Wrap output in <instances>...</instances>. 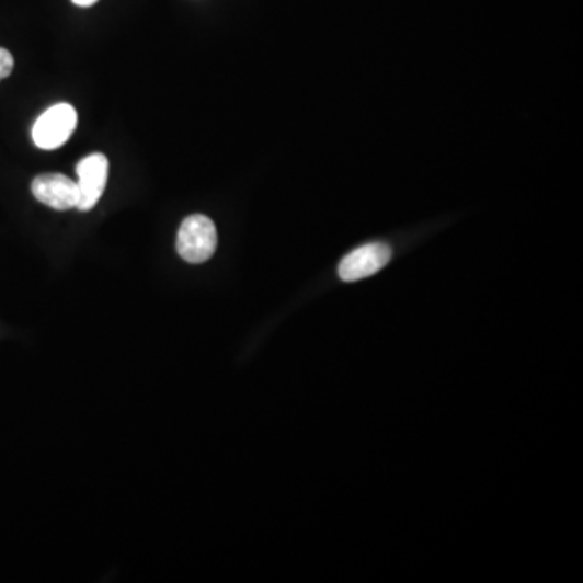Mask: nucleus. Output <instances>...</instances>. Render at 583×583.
<instances>
[{"mask_svg":"<svg viewBox=\"0 0 583 583\" xmlns=\"http://www.w3.org/2000/svg\"><path fill=\"white\" fill-rule=\"evenodd\" d=\"M77 111L70 104H56L37 117L33 127V141L37 148L53 151L70 140L77 128Z\"/></svg>","mask_w":583,"mask_h":583,"instance_id":"f03ea898","label":"nucleus"},{"mask_svg":"<svg viewBox=\"0 0 583 583\" xmlns=\"http://www.w3.org/2000/svg\"><path fill=\"white\" fill-rule=\"evenodd\" d=\"M72 2L75 3V5H78V7H91V5H94V3L98 2V0H72Z\"/></svg>","mask_w":583,"mask_h":583,"instance_id":"0eeeda50","label":"nucleus"},{"mask_svg":"<svg viewBox=\"0 0 583 583\" xmlns=\"http://www.w3.org/2000/svg\"><path fill=\"white\" fill-rule=\"evenodd\" d=\"M392 252L385 243H368L348 253L339 264V277L345 283L365 279L381 271L391 260Z\"/></svg>","mask_w":583,"mask_h":583,"instance_id":"20e7f679","label":"nucleus"},{"mask_svg":"<svg viewBox=\"0 0 583 583\" xmlns=\"http://www.w3.org/2000/svg\"><path fill=\"white\" fill-rule=\"evenodd\" d=\"M78 205L80 212H90L100 202L110 179V159L101 152H93L81 159L77 165Z\"/></svg>","mask_w":583,"mask_h":583,"instance_id":"7ed1b4c3","label":"nucleus"},{"mask_svg":"<svg viewBox=\"0 0 583 583\" xmlns=\"http://www.w3.org/2000/svg\"><path fill=\"white\" fill-rule=\"evenodd\" d=\"M218 230L208 216L193 215L183 220L178 233V252L186 263L199 264L215 255Z\"/></svg>","mask_w":583,"mask_h":583,"instance_id":"f257e3e1","label":"nucleus"},{"mask_svg":"<svg viewBox=\"0 0 583 583\" xmlns=\"http://www.w3.org/2000/svg\"><path fill=\"white\" fill-rule=\"evenodd\" d=\"M13 67H15V60H13L12 54L0 47V81L13 72Z\"/></svg>","mask_w":583,"mask_h":583,"instance_id":"423d86ee","label":"nucleus"},{"mask_svg":"<svg viewBox=\"0 0 583 583\" xmlns=\"http://www.w3.org/2000/svg\"><path fill=\"white\" fill-rule=\"evenodd\" d=\"M37 202L57 212L77 208L78 185L64 174H41L32 183Z\"/></svg>","mask_w":583,"mask_h":583,"instance_id":"39448f33","label":"nucleus"}]
</instances>
